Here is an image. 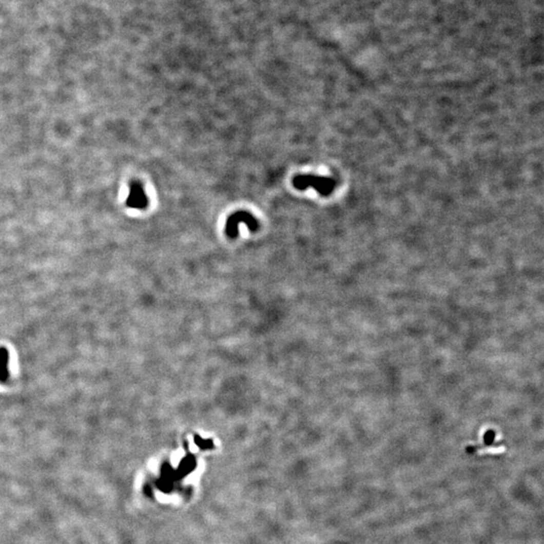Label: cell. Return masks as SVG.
<instances>
[{
  "label": "cell",
  "mask_w": 544,
  "mask_h": 544,
  "mask_svg": "<svg viewBox=\"0 0 544 544\" xmlns=\"http://www.w3.org/2000/svg\"><path fill=\"white\" fill-rule=\"evenodd\" d=\"M293 185L296 189L300 190L314 188L322 196L331 195L336 188V182L333 179L313 174H299L295 177L293 180Z\"/></svg>",
  "instance_id": "1"
},
{
  "label": "cell",
  "mask_w": 544,
  "mask_h": 544,
  "mask_svg": "<svg viewBox=\"0 0 544 544\" xmlns=\"http://www.w3.org/2000/svg\"><path fill=\"white\" fill-rule=\"evenodd\" d=\"M246 224L247 227L249 228L250 231L254 232L257 230L258 228V221L256 220V218L254 216H252L250 213L248 212H245V211H239V212H236L234 214H232L231 216H229L227 219V223H226V233L229 237L231 238H235L238 236L239 234V225L240 224Z\"/></svg>",
  "instance_id": "2"
},
{
  "label": "cell",
  "mask_w": 544,
  "mask_h": 544,
  "mask_svg": "<svg viewBox=\"0 0 544 544\" xmlns=\"http://www.w3.org/2000/svg\"><path fill=\"white\" fill-rule=\"evenodd\" d=\"M148 204L147 197L144 189L139 182H132L130 185V190L126 200V205L132 209H145Z\"/></svg>",
  "instance_id": "3"
},
{
  "label": "cell",
  "mask_w": 544,
  "mask_h": 544,
  "mask_svg": "<svg viewBox=\"0 0 544 544\" xmlns=\"http://www.w3.org/2000/svg\"><path fill=\"white\" fill-rule=\"evenodd\" d=\"M182 463V462H181ZM195 467V462L192 459H186L183 463L181 464V468L179 469V474L181 477H185L186 475H188L189 473H190V471L193 469Z\"/></svg>",
  "instance_id": "4"
},
{
  "label": "cell",
  "mask_w": 544,
  "mask_h": 544,
  "mask_svg": "<svg viewBox=\"0 0 544 544\" xmlns=\"http://www.w3.org/2000/svg\"><path fill=\"white\" fill-rule=\"evenodd\" d=\"M6 364H7V356L5 352H0V378L5 379L6 378Z\"/></svg>",
  "instance_id": "5"
}]
</instances>
